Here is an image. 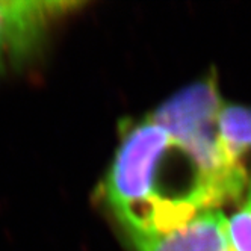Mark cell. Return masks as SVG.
I'll use <instances>...</instances> for the list:
<instances>
[{
  "instance_id": "cell-4",
  "label": "cell",
  "mask_w": 251,
  "mask_h": 251,
  "mask_svg": "<svg viewBox=\"0 0 251 251\" xmlns=\"http://www.w3.org/2000/svg\"><path fill=\"white\" fill-rule=\"evenodd\" d=\"M129 239L136 251H233L227 217L220 209L201 212L185 226L162 235Z\"/></svg>"
},
{
  "instance_id": "cell-3",
  "label": "cell",
  "mask_w": 251,
  "mask_h": 251,
  "mask_svg": "<svg viewBox=\"0 0 251 251\" xmlns=\"http://www.w3.org/2000/svg\"><path fill=\"white\" fill-rule=\"evenodd\" d=\"M79 6L67 0H0V70L27 56L51 23Z\"/></svg>"
},
{
  "instance_id": "cell-6",
  "label": "cell",
  "mask_w": 251,
  "mask_h": 251,
  "mask_svg": "<svg viewBox=\"0 0 251 251\" xmlns=\"http://www.w3.org/2000/svg\"><path fill=\"white\" fill-rule=\"evenodd\" d=\"M227 231L233 251H251V180L241 206L227 218Z\"/></svg>"
},
{
  "instance_id": "cell-2",
  "label": "cell",
  "mask_w": 251,
  "mask_h": 251,
  "mask_svg": "<svg viewBox=\"0 0 251 251\" xmlns=\"http://www.w3.org/2000/svg\"><path fill=\"white\" fill-rule=\"evenodd\" d=\"M223 106L217 82L206 77L183 88L149 117L194 153L228 203L245 194L251 177L247 168L231 162L224 150L218 127Z\"/></svg>"
},
{
  "instance_id": "cell-5",
  "label": "cell",
  "mask_w": 251,
  "mask_h": 251,
  "mask_svg": "<svg viewBox=\"0 0 251 251\" xmlns=\"http://www.w3.org/2000/svg\"><path fill=\"white\" fill-rule=\"evenodd\" d=\"M218 127L221 142L230 160L247 168L244 157L251 151V109L245 106L224 104Z\"/></svg>"
},
{
  "instance_id": "cell-1",
  "label": "cell",
  "mask_w": 251,
  "mask_h": 251,
  "mask_svg": "<svg viewBox=\"0 0 251 251\" xmlns=\"http://www.w3.org/2000/svg\"><path fill=\"white\" fill-rule=\"evenodd\" d=\"M104 199L129 238L162 235L226 203L194 153L150 117L124 132Z\"/></svg>"
}]
</instances>
